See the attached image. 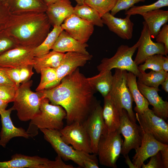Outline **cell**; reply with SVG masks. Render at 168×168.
I'll return each mask as SVG.
<instances>
[{
	"label": "cell",
	"instance_id": "26",
	"mask_svg": "<svg viewBox=\"0 0 168 168\" xmlns=\"http://www.w3.org/2000/svg\"><path fill=\"white\" fill-rule=\"evenodd\" d=\"M140 15L143 16L152 38H155L162 26L168 21V11L160 9Z\"/></svg>",
	"mask_w": 168,
	"mask_h": 168
},
{
	"label": "cell",
	"instance_id": "43",
	"mask_svg": "<svg viewBox=\"0 0 168 168\" xmlns=\"http://www.w3.org/2000/svg\"><path fill=\"white\" fill-rule=\"evenodd\" d=\"M18 88L20 85L19 68H1Z\"/></svg>",
	"mask_w": 168,
	"mask_h": 168
},
{
	"label": "cell",
	"instance_id": "50",
	"mask_svg": "<svg viewBox=\"0 0 168 168\" xmlns=\"http://www.w3.org/2000/svg\"><path fill=\"white\" fill-rule=\"evenodd\" d=\"M8 103L0 99V113L6 109Z\"/></svg>",
	"mask_w": 168,
	"mask_h": 168
},
{
	"label": "cell",
	"instance_id": "48",
	"mask_svg": "<svg viewBox=\"0 0 168 168\" xmlns=\"http://www.w3.org/2000/svg\"><path fill=\"white\" fill-rule=\"evenodd\" d=\"M124 157L125 158V162L126 164L130 168H136L135 165L133 163L130 159L128 154L124 156Z\"/></svg>",
	"mask_w": 168,
	"mask_h": 168
},
{
	"label": "cell",
	"instance_id": "46",
	"mask_svg": "<svg viewBox=\"0 0 168 168\" xmlns=\"http://www.w3.org/2000/svg\"><path fill=\"white\" fill-rule=\"evenodd\" d=\"M0 85L16 86L14 82L8 77L1 68H0Z\"/></svg>",
	"mask_w": 168,
	"mask_h": 168
},
{
	"label": "cell",
	"instance_id": "23",
	"mask_svg": "<svg viewBox=\"0 0 168 168\" xmlns=\"http://www.w3.org/2000/svg\"><path fill=\"white\" fill-rule=\"evenodd\" d=\"M73 11L69 0H59L48 6L45 13L51 25L60 26L67 18L73 14Z\"/></svg>",
	"mask_w": 168,
	"mask_h": 168
},
{
	"label": "cell",
	"instance_id": "49",
	"mask_svg": "<svg viewBox=\"0 0 168 168\" xmlns=\"http://www.w3.org/2000/svg\"><path fill=\"white\" fill-rule=\"evenodd\" d=\"M162 89L166 92H168V76H167L165 80L161 83Z\"/></svg>",
	"mask_w": 168,
	"mask_h": 168
},
{
	"label": "cell",
	"instance_id": "38",
	"mask_svg": "<svg viewBox=\"0 0 168 168\" xmlns=\"http://www.w3.org/2000/svg\"><path fill=\"white\" fill-rule=\"evenodd\" d=\"M17 46L5 30L0 32V54Z\"/></svg>",
	"mask_w": 168,
	"mask_h": 168
},
{
	"label": "cell",
	"instance_id": "39",
	"mask_svg": "<svg viewBox=\"0 0 168 168\" xmlns=\"http://www.w3.org/2000/svg\"><path fill=\"white\" fill-rule=\"evenodd\" d=\"M145 0H117L115 5L110 11V14L115 16L121 10H128L139 2H144Z\"/></svg>",
	"mask_w": 168,
	"mask_h": 168
},
{
	"label": "cell",
	"instance_id": "13",
	"mask_svg": "<svg viewBox=\"0 0 168 168\" xmlns=\"http://www.w3.org/2000/svg\"><path fill=\"white\" fill-rule=\"evenodd\" d=\"M18 46L0 54V68H18L32 65L35 48Z\"/></svg>",
	"mask_w": 168,
	"mask_h": 168
},
{
	"label": "cell",
	"instance_id": "29",
	"mask_svg": "<svg viewBox=\"0 0 168 168\" xmlns=\"http://www.w3.org/2000/svg\"><path fill=\"white\" fill-rule=\"evenodd\" d=\"M64 53L52 50L47 54L34 56L32 66L36 72L40 73L41 69L47 67L56 68L60 64Z\"/></svg>",
	"mask_w": 168,
	"mask_h": 168
},
{
	"label": "cell",
	"instance_id": "27",
	"mask_svg": "<svg viewBox=\"0 0 168 168\" xmlns=\"http://www.w3.org/2000/svg\"><path fill=\"white\" fill-rule=\"evenodd\" d=\"M87 80L93 89L99 91L103 97L107 96L111 90L113 75L111 70H104L93 77L87 78Z\"/></svg>",
	"mask_w": 168,
	"mask_h": 168
},
{
	"label": "cell",
	"instance_id": "10",
	"mask_svg": "<svg viewBox=\"0 0 168 168\" xmlns=\"http://www.w3.org/2000/svg\"><path fill=\"white\" fill-rule=\"evenodd\" d=\"M63 140L75 149L92 153L90 139L82 124L76 122L67 125L59 130Z\"/></svg>",
	"mask_w": 168,
	"mask_h": 168
},
{
	"label": "cell",
	"instance_id": "44",
	"mask_svg": "<svg viewBox=\"0 0 168 168\" xmlns=\"http://www.w3.org/2000/svg\"><path fill=\"white\" fill-rule=\"evenodd\" d=\"M32 65L25 66L19 68L20 83L21 84L29 81L34 74Z\"/></svg>",
	"mask_w": 168,
	"mask_h": 168
},
{
	"label": "cell",
	"instance_id": "25",
	"mask_svg": "<svg viewBox=\"0 0 168 168\" xmlns=\"http://www.w3.org/2000/svg\"><path fill=\"white\" fill-rule=\"evenodd\" d=\"M104 98L102 115L107 132L118 130L120 124V112L108 95Z\"/></svg>",
	"mask_w": 168,
	"mask_h": 168
},
{
	"label": "cell",
	"instance_id": "7",
	"mask_svg": "<svg viewBox=\"0 0 168 168\" xmlns=\"http://www.w3.org/2000/svg\"><path fill=\"white\" fill-rule=\"evenodd\" d=\"M138 44V40L131 47L121 45L118 47L113 56L110 58H104L101 60L100 63L97 67L98 71L100 72L117 68L131 72L138 77L140 72L138 66L133 60L132 57Z\"/></svg>",
	"mask_w": 168,
	"mask_h": 168
},
{
	"label": "cell",
	"instance_id": "24",
	"mask_svg": "<svg viewBox=\"0 0 168 168\" xmlns=\"http://www.w3.org/2000/svg\"><path fill=\"white\" fill-rule=\"evenodd\" d=\"M88 46L86 43H82L78 41L63 30L57 38L51 49L63 53L76 52L89 54L86 49Z\"/></svg>",
	"mask_w": 168,
	"mask_h": 168
},
{
	"label": "cell",
	"instance_id": "15",
	"mask_svg": "<svg viewBox=\"0 0 168 168\" xmlns=\"http://www.w3.org/2000/svg\"><path fill=\"white\" fill-rule=\"evenodd\" d=\"M142 24V29L138 40V52L134 60L137 66L143 63L148 57L152 55L160 54L166 56L164 44L153 42L146 23L144 21Z\"/></svg>",
	"mask_w": 168,
	"mask_h": 168
},
{
	"label": "cell",
	"instance_id": "2",
	"mask_svg": "<svg viewBox=\"0 0 168 168\" xmlns=\"http://www.w3.org/2000/svg\"><path fill=\"white\" fill-rule=\"evenodd\" d=\"M51 26L45 13L12 14L5 30L18 46L36 48L46 38Z\"/></svg>",
	"mask_w": 168,
	"mask_h": 168
},
{
	"label": "cell",
	"instance_id": "42",
	"mask_svg": "<svg viewBox=\"0 0 168 168\" xmlns=\"http://www.w3.org/2000/svg\"><path fill=\"white\" fill-rule=\"evenodd\" d=\"M150 159L146 164L142 165V168H164L160 152L151 156Z\"/></svg>",
	"mask_w": 168,
	"mask_h": 168
},
{
	"label": "cell",
	"instance_id": "14",
	"mask_svg": "<svg viewBox=\"0 0 168 168\" xmlns=\"http://www.w3.org/2000/svg\"><path fill=\"white\" fill-rule=\"evenodd\" d=\"M92 57L90 54L76 52H68L64 54L60 64L56 68V79L48 85L45 89L52 88L58 85L65 76L77 68L83 66L88 61L91 59Z\"/></svg>",
	"mask_w": 168,
	"mask_h": 168
},
{
	"label": "cell",
	"instance_id": "6",
	"mask_svg": "<svg viewBox=\"0 0 168 168\" xmlns=\"http://www.w3.org/2000/svg\"><path fill=\"white\" fill-rule=\"evenodd\" d=\"M119 130L102 135L97 146V155L101 165L116 168L117 161L121 154L123 140Z\"/></svg>",
	"mask_w": 168,
	"mask_h": 168
},
{
	"label": "cell",
	"instance_id": "21",
	"mask_svg": "<svg viewBox=\"0 0 168 168\" xmlns=\"http://www.w3.org/2000/svg\"><path fill=\"white\" fill-rule=\"evenodd\" d=\"M138 88L149 104L153 106L152 110L158 116L166 120L168 118V102L164 100L158 94L159 88L149 87L137 81Z\"/></svg>",
	"mask_w": 168,
	"mask_h": 168
},
{
	"label": "cell",
	"instance_id": "35",
	"mask_svg": "<svg viewBox=\"0 0 168 168\" xmlns=\"http://www.w3.org/2000/svg\"><path fill=\"white\" fill-rule=\"evenodd\" d=\"M117 0H85L84 3L96 10L101 16L110 12Z\"/></svg>",
	"mask_w": 168,
	"mask_h": 168
},
{
	"label": "cell",
	"instance_id": "36",
	"mask_svg": "<svg viewBox=\"0 0 168 168\" xmlns=\"http://www.w3.org/2000/svg\"><path fill=\"white\" fill-rule=\"evenodd\" d=\"M41 79L40 83L36 88V91L45 89L48 85L54 82L57 78L56 69L47 67L43 68L40 71Z\"/></svg>",
	"mask_w": 168,
	"mask_h": 168
},
{
	"label": "cell",
	"instance_id": "20",
	"mask_svg": "<svg viewBox=\"0 0 168 168\" xmlns=\"http://www.w3.org/2000/svg\"><path fill=\"white\" fill-rule=\"evenodd\" d=\"M12 107L4 110L0 113L2 128L0 133V146L5 147L7 144L12 138L16 137H22L28 138L30 135L21 127H15L10 117Z\"/></svg>",
	"mask_w": 168,
	"mask_h": 168
},
{
	"label": "cell",
	"instance_id": "4",
	"mask_svg": "<svg viewBox=\"0 0 168 168\" xmlns=\"http://www.w3.org/2000/svg\"><path fill=\"white\" fill-rule=\"evenodd\" d=\"M32 80L21 84L17 88L12 108L17 111V115L22 121L30 120L40 113V106L42 98L38 92L30 89Z\"/></svg>",
	"mask_w": 168,
	"mask_h": 168
},
{
	"label": "cell",
	"instance_id": "16",
	"mask_svg": "<svg viewBox=\"0 0 168 168\" xmlns=\"http://www.w3.org/2000/svg\"><path fill=\"white\" fill-rule=\"evenodd\" d=\"M103 108L99 103L82 123L89 136L92 153L97 154L101 136L106 133L102 115Z\"/></svg>",
	"mask_w": 168,
	"mask_h": 168
},
{
	"label": "cell",
	"instance_id": "11",
	"mask_svg": "<svg viewBox=\"0 0 168 168\" xmlns=\"http://www.w3.org/2000/svg\"><path fill=\"white\" fill-rule=\"evenodd\" d=\"M8 161H0V168H60L62 162L58 158L51 161L35 156H30L16 153Z\"/></svg>",
	"mask_w": 168,
	"mask_h": 168
},
{
	"label": "cell",
	"instance_id": "52",
	"mask_svg": "<svg viewBox=\"0 0 168 168\" xmlns=\"http://www.w3.org/2000/svg\"><path fill=\"white\" fill-rule=\"evenodd\" d=\"M59 0H43L44 3L47 6L52 4Z\"/></svg>",
	"mask_w": 168,
	"mask_h": 168
},
{
	"label": "cell",
	"instance_id": "19",
	"mask_svg": "<svg viewBox=\"0 0 168 168\" xmlns=\"http://www.w3.org/2000/svg\"><path fill=\"white\" fill-rule=\"evenodd\" d=\"M126 15L124 18H119L108 12L103 15L101 19L103 24L110 31L123 39L128 40L133 36L134 24L130 20L131 16Z\"/></svg>",
	"mask_w": 168,
	"mask_h": 168
},
{
	"label": "cell",
	"instance_id": "9",
	"mask_svg": "<svg viewBox=\"0 0 168 168\" xmlns=\"http://www.w3.org/2000/svg\"><path fill=\"white\" fill-rule=\"evenodd\" d=\"M118 130L124 138L121 152L124 156L128 154L131 150H136L139 148L142 137L141 128L140 125L130 120L124 109H123Z\"/></svg>",
	"mask_w": 168,
	"mask_h": 168
},
{
	"label": "cell",
	"instance_id": "34",
	"mask_svg": "<svg viewBox=\"0 0 168 168\" xmlns=\"http://www.w3.org/2000/svg\"><path fill=\"white\" fill-rule=\"evenodd\" d=\"M168 0H158L155 2L148 5L139 6H134L126 11L125 15L130 16L146 13L152 11L168 6Z\"/></svg>",
	"mask_w": 168,
	"mask_h": 168
},
{
	"label": "cell",
	"instance_id": "47",
	"mask_svg": "<svg viewBox=\"0 0 168 168\" xmlns=\"http://www.w3.org/2000/svg\"><path fill=\"white\" fill-rule=\"evenodd\" d=\"M164 168H168V147L160 151Z\"/></svg>",
	"mask_w": 168,
	"mask_h": 168
},
{
	"label": "cell",
	"instance_id": "33",
	"mask_svg": "<svg viewBox=\"0 0 168 168\" xmlns=\"http://www.w3.org/2000/svg\"><path fill=\"white\" fill-rule=\"evenodd\" d=\"M164 56L158 54L148 57L143 63L140 64L138 66L139 71L140 72L143 73L148 69H150L155 71L163 70L162 65L165 57Z\"/></svg>",
	"mask_w": 168,
	"mask_h": 168
},
{
	"label": "cell",
	"instance_id": "32",
	"mask_svg": "<svg viewBox=\"0 0 168 168\" xmlns=\"http://www.w3.org/2000/svg\"><path fill=\"white\" fill-rule=\"evenodd\" d=\"M63 30L61 26H53L52 30L49 32L43 42L35 48V56H40L49 53Z\"/></svg>",
	"mask_w": 168,
	"mask_h": 168
},
{
	"label": "cell",
	"instance_id": "22",
	"mask_svg": "<svg viewBox=\"0 0 168 168\" xmlns=\"http://www.w3.org/2000/svg\"><path fill=\"white\" fill-rule=\"evenodd\" d=\"M5 2L12 14L45 13L48 7L43 0H6Z\"/></svg>",
	"mask_w": 168,
	"mask_h": 168
},
{
	"label": "cell",
	"instance_id": "5",
	"mask_svg": "<svg viewBox=\"0 0 168 168\" xmlns=\"http://www.w3.org/2000/svg\"><path fill=\"white\" fill-rule=\"evenodd\" d=\"M127 71L115 68L112 88L109 94L118 109L121 112L126 110L130 120L136 123L135 114L133 109V99L127 82Z\"/></svg>",
	"mask_w": 168,
	"mask_h": 168
},
{
	"label": "cell",
	"instance_id": "41",
	"mask_svg": "<svg viewBox=\"0 0 168 168\" xmlns=\"http://www.w3.org/2000/svg\"><path fill=\"white\" fill-rule=\"evenodd\" d=\"M156 42L164 44L166 55L168 54V25H164L155 38Z\"/></svg>",
	"mask_w": 168,
	"mask_h": 168
},
{
	"label": "cell",
	"instance_id": "12",
	"mask_svg": "<svg viewBox=\"0 0 168 168\" xmlns=\"http://www.w3.org/2000/svg\"><path fill=\"white\" fill-rule=\"evenodd\" d=\"M137 121L157 140L165 144H168V124L163 119L156 115L149 108L143 113H136Z\"/></svg>",
	"mask_w": 168,
	"mask_h": 168
},
{
	"label": "cell",
	"instance_id": "17",
	"mask_svg": "<svg viewBox=\"0 0 168 168\" xmlns=\"http://www.w3.org/2000/svg\"><path fill=\"white\" fill-rule=\"evenodd\" d=\"M140 126L142 133L141 143L139 148L135 150L136 153L132 160L136 168H141L146 160L161 150L168 147V144L159 141L147 130Z\"/></svg>",
	"mask_w": 168,
	"mask_h": 168
},
{
	"label": "cell",
	"instance_id": "28",
	"mask_svg": "<svg viewBox=\"0 0 168 168\" xmlns=\"http://www.w3.org/2000/svg\"><path fill=\"white\" fill-rule=\"evenodd\" d=\"M137 77L132 72H127V84L133 101L136 105L134 110L138 114H141L143 113L146 109L148 108L149 104L147 99L138 88Z\"/></svg>",
	"mask_w": 168,
	"mask_h": 168
},
{
	"label": "cell",
	"instance_id": "1",
	"mask_svg": "<svg viewBox=\"0 0 168 168\" xmlns=\"http://www.w3.org/2000/svg\"><path fill=\"white\" fill-rule=\"evenodd\" d=\"M79 68L65 76L57 86L37 91L42 98L65 110L67 125L82 124L100 102L94 96L96 92Z\"/></svg>",
	"mask_w": 168,
	"mask_h": 168
},
{
	"label": "cell",
	"instance_id": "54",
	"mask_svg": "<svg viewBox=\"0 0 168 168\" xmlns=\"http://www.w3.org/2000/svg\"><path fill=\"white\" fill-rule=\"evenodd\" d=\"M2 0L4 2H5L6 1V0Z\"/></svg>",
	"mask_w": 168,
	"mask_h": 168
},
{
	"label": "cell",
	"instance_id": "51",
	"mask_svg": "<svg viewBox=\"0 0 168 168\" xmlns=\"http://www.w3.org/2000/svg\"><path fill=\"white\" fill-rule=\"evenodd\" d=\"M163 70L167 72L168 71V56L167 55L165 57L164 60L162 65Z\"/></svg>",
	"mask_w": 168,
	"mask_h": 168
},
{
	"label": "cell",
	"instance_id": "53",
	"mask_svg": "<svg viewBox=\"0 0 168 168\" xmlns=\"http://www.w3.org/2000/svg\"><path fill=\"white\" fill-rule=\"evenodd\" d=\"M79 5H82L84 4L85 0H74Z\"/></svg>",
	"mask_w": 168,
	"mask_h": 168
},
{
	"label": "cell",
	"instance_id": "8",
	"mask_svg": "<svg viewBox=\"0 0 168 168\" xmlns=\"http://www.w3.org/2000/svg\"><path fill=\"white\" fill-rule=\"evenodd\" d=\"M40 130L43 133L44 139L50 144L58 155L65 161H72L84 168V161L93 157L96 154L78 151L69 146L62 138L59 130L47 129Z\"/></svg>",
	"mask_w": 168,
	"mask_h": 168
},
{
	"label": "cell",
	"instance_id": "45",
	"mask_svg": "<svg viewBox=\"0 0 168 168\" xmlns=\"http://www.w3.org/2000/svg\"><path fill=\"white\" fill-rule=\"evenodd\" d=\"M97 154L94 156L85 160L84 161V168H98V160L96 157Z\"/></svg>",
	"mask_w": 168,
	"mask_h": 168
},
{
	"label": "cell",
	"instance_id": "3",
	"mask_svg": "<svg viewBox=\"0 0 168 168\" xmlns=\"http://www.w3.org/2000/svg\"><path fill=\"white\" fill-rule=\"evenodd\" d=\"M46 98H42L40 106V113L30 120L26 132L34 137L38 134V129L60 130L63 127V120L66 113L61 106L49 103Z\"/></svg>",
	"mask_w": 168,
	"mask_h": 168
},
{
	"label": "cell",
	"instance_id": "30",
	"mask_svg": "<svg viewBox=\"0 0 168 168\" xmlns=\"http://www.w3.org/2000/svg\"><path fill=\"white\" fill-rule=\"evenodd\" d=\"M73 14L94 26L100 27L104 26L101 17L98 12L85 3L82 5L77 4L74 7Z\"/></svg>",
	"mask_w": 168,
	"mask_h": 168
},
{
	"label": "cell",
	"instance_id": "31",
	"mask_svg": "<svg viewBox=\"0 0 168 168\" xmlns=\"http://www.w3.org/2000/svg\"><path fill=\"white\" fill-rule=\"evenodd\" d=\"M168 76L163 70L159 71H151L148 73L140 72L138 77V82L147 86L159 88V86Z\"/></svg>",
	"mask_w": 168,
	"mask_h": 168
},
{
	"label": "cell",
	"instance_id": "37",
	"mask_svg": "<svg viewBox=\"0 0 168 168\" xmlns=\"http://www.w3.org/2000/svg\"><path fill=\"white\" fill-rule=\"evenodd\" d=\"M17 88L7 85H0V99L9 103L13 102Z\"/></svg>",
	"mask_w": 168,
	"mask_h": 168
},
{
	"label": "cell",
	"instance_id": "18",
	"mask_svg": "<svg viewBox=\"0 0 168 168\" xmlns=\"http://www.w3.org/2000/svg\"><path fill=\"white\" fill-rule=\"evenodd\" d=\"M61 26L71 36L82 43H86L94 30L93 24L74 14L67 18Z\"/></svg>",
	"mask_w": 168,
	"mask_h": 168
},
{
	"label": "cell",
	"instance_id": "40",
	"mask_svg": "<svg viewBox=\"0 0 168 168\" xmlns=\"http://www.w3.org/2000/svg\"><path fill=\"white\" fill-rule=\"evenodd\" d=\"M11 15L5 3L0 0V32L6 30Z\"/></svg>",
	"mask_w": 168,
	"mask_h": 168
}]
</instances>
